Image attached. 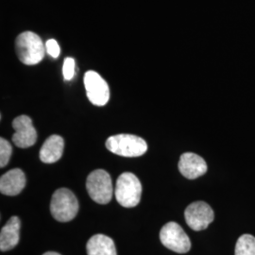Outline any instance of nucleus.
Wrapping results in <instances>:
<instances>
[{"mask_svg":"<svg viewBox=\"0 0 255 255\" xmlns=\"http://www.w3.org/2000/svg\"><path fill=\"white\" fill-rule=\"evenodd\" d=\"M15 49L19 60L24 64H39L46 54V46L36 33L25 31L19 34L15 41Z\"/></svg>","mask_w":255,"mask_h":255,"instance_id":"obj_1","label":"nucleus"},{"mask_svg":"<svg viewBox=\"0 0 255 255\" xmlns=\"http://www.w3.org/2000/svg\"><path fill=\"white\" fill-rule=\"evenodd\" d=\"M106 147L111 152L123 157H139L147 150V145L143 138L126 133L109 137Z\"/></svg>","mask_w":255,"mask_h":255,"instance_id":"obj_2","label":"nucleus"},{"mask_svg":"<svg viewBox=\"0 0 255 255\" xmlns=\"http://www.w3.org/2000/svg\"><path fill=\"white\" fill-rule=\"evenodd\" d=\"M116 199L119 204L126 208L135 207L141 200L142 184L134 174H121L117 181Z\"/></svg>","mask_w":255,"mask_h":255,"instance_id":"obj_3","label":"nucleus"},{"mask_svg":"<svg viewBox=\"0 0 255 255\" xmlns=\"http://www.w3.org/2000/svg\"><path fill=\"white\" fill-rule=\"evenodd\" d=\"M50 212L52 217L60 222L70 221L79 212V201L69 189L60 188L52 196Z\"/></svg>","mask_w":255,"mask_h":255,"instance_id":"obj_4","label":"nucleus"},{"mask_svg":"<svg viewBox=\"0 0 255 255\" xmlns=\"http://www.w3.org/2000/svg\"><path fill=\"white\" fill-rule=\"evenodd\" d=\"M86 189L95 202L99 204L109 203L114 193V187L109 173L103 169L94 170L87 177Z\"/></svg>","mask_w":255,"mask_h":255,"instance_id":"obj_5","label":"nucleus"},{"mask_svg":"<svg viewBox=\"0 0 255 255\" xmlns=\"http://www.w3.org/2000/svg\"><path fill=\"white\" fill-rule=\"evenodd\" d=\"M160 240L165 248L178 254H186L191 249V241L183 229L176 222H168L160 232Z\"/></svg>","mask_w":255,"mask_h":255,"instance_id":"obj_6","label":"nucleus"},{"mask_svg":"<svg viewBox=\"0 0 255 255\" xmlns=\"http://www.w3.org/2000/svg\"><path fill=\"white\" fill-rule=\"evenodd\" d=\"M84 86L87 98L96 106H104L110 99L108 83L96 71L90 70L84 75Z\"/></svg>","mask_w":255,"mask_h":255,"instance_id":"obj_7","label":"nucleus"},{"mask_svg":"<svg viewBox=\"0 0 255 255\" xmlns=\"http://www.w3.org/2000/svg\"><path fill=\"white\" fill-rule=\"evenodd\" d=\"M187 225L194 231L205 230L215 219L214 211L204 201H195L187 206L184 212Z\"/></svg>","mask_w":255,"mask_h":255,"instance_id":"obj_8","label":"nucleus"},{"mask_svg":"<svg viewBox=\"0 0 255 255\" xmlns=\"http://www.w3.org/2000/svg\"><path fill=\"white\" fill-rule=\"evenodd\" d=\"M12 128L15 132L12 135V142L21 148H27L36 143L37 132L32 120L27 116H20L12 121Z\"/></svg>","mask_w":255,"mask_h":255,"instance_id":"obj_9","label":"nucleus"},{"mask_svg":"<svg viewBox=\"0 0 255 255\" xmlns=\"http://www.w3.org/2000/svg\"><path fill=\"white\" fill-rule=\"evenodd\" d=\"M178 166L182 176L189 180H195L207 172V164L204 159L193 152L183 153Z\"/></svg>","mask_w":255,"mask_h":255,"instance_id":"obj_10","label":"nucleus"},{"mask_svg":"<svg viewBox=\"0 0 255 255\" xmlns=\"http://www.w3.org/2000/svg\"><path fill=\"white\" fill-rule=\"evenodd\" d=\"M26 182V176L21 169H11L1 176L0 192L6 196H16L25 188Z\"/></svg>","mask_w":255,"mask_h":255,"instance_id":"obj_11","label":"nucleus"},{"mask_svg":"<svg viewBox=\"0 0 255 255\" xmlns=\"http://www.w3.org/2000/svg\"><path fill=\"white\" fill-rule=\"evenodd\" d=\"M64 147L63 137L57 134L48 137L40 149V160L45 164H53L61 159Z\"/></svg>","mask_w":255,"mask_h":255,"instance_id":"obj_12","label":"nucleus"},{"mask_svg":"<svg viewBox=\"0 0 255 255\" xmlns=\"http://www.w3.org/2000/svg\"><path fill=\"white\" fill-rule=\"evenodd\" d=\"M19 232H20V219L17 217H12L8 220L0 233V250L7 252L12 250L18 244Z\"/></svg>","mask_w":255,"mask_h":255,"instance_id":"obj_13","label":"nucleus"},{"mask_svg":"<svg viewBox=\"0 0 255 255\" xmlns=\"http://www.w3.org/2000/svg\"><path fill=\"white\" fill-rule=\"evenodd\" d=\"M86 251L88 255H118L114 240L104 235L92 237L87 242Z\"/></svg>","mask_w":255,"mask_h":255,"instance_id":"obj_14","label":"nucleus"},{"mask_svg":"<svg viewBox=\"0 0 255 255\" xmlns=\"http://www.w3.org/2000/svg\"><path fill=\"white\" fill-rule=\"evenodd\" d=\"M235 255H255V237L243 235L237 239Z\"/></svg>","mask_w":255,"mask_h":255,"instance_id":"obj_15","label":"nucleus"},{"mask_svg":"<svg viewBox=\"0 0 255 255\" xmlns=\"http://www.w3.org/2000/svg\"><path fill=\"white\" fill-rule=\"evenodd\" d=\"M11 153L12 148L10 144L6 139L0 138V167H4L8 164Z\"/></svg>","mask_w":255,"mask_h":255,"instance_id":"obj_16","label":"nucleus"},{"mask_svg":"<svg viewBox=\"0 0 255 255\" xmlns=\"http://www.w3.org/2000/svg\"><path fill=\"white\" fill-rule=\"evenodd\" d=\"M63 74H64V79L66 81L72 80L74 74H75V61H74L73 58L68 57L64 60Z\"/></svg>","mask_w":255,"mask_h":255,"instance_id":"obj_17","label":"nucleus"},{"mask_svg":"<svg viewBox=\"0 0 255 255\" xmlns=\"http://www.w3.org/2000/svg\"><path fill=\"white\" fill-rule=\"evenodd\" d=\"M46 52L50 55L52 58H57L60 55V46L58 45L57 41L54 39H50L46 43Z\"/></svg>","mask_w":255,"mask_h":255,"instance_id":"obj_18","label":"nucleus"},{"mask_svg":"<svg viewBox=\"0 0 255 255\" xmlns=\"http://www.w3.org/2000/svg\"><path fill=\"white\" fill-rule=\"evenodd\" d=\"M43 255H59V254H57V253H54V252H48V253H46V254H44Z\"/></svg>","mask_w":255,"mask_h":255,"instance_id":"obj_19","label":"nucleus"}]
</instances>
